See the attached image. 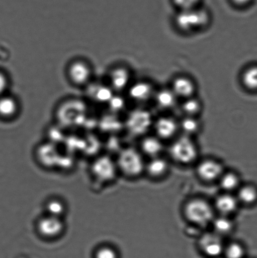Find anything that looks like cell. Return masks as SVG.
<instances>
[{"label": "cell", "instance_id": "obj_21", "mask_svg": "<svg viewBox=\"0 0 257 258\" xmlns=\"http://www.w3.org/2000/svg\"><path fill=\"white\" fill-rule=\"evenodd\" d=\"M202 103L198 98L192 97L186 98L181 106V110L186 116L195 117L200 114L202 110Z\"/></svg>", "mask_w": 257, "mask_h": 258}, {"label": "cell", "instance_id": "obj_9", "mask_svg": "<svg viewBox=\"0 0 257 258\" xmlns=\"http://www.w3.org/2000/svg\"><path fill=\"white\" fill-rule=\"evenodd\" d=\"M171 90L178 98H183L186 99V98L194 97L196 88L195 82L190 78L179 77L174 80Z\"/></svg>", "mask_w": 257, "mask_h": 258}, {"label": "cell", "instance_id": "obj_13", "mask_svg": "<svg viewBox=\"0 0 257 258\" xmlns=\"http://www.w3.org/2000/svg\"><path fill=\"white\" fill-rule=\"evenodd\" d=\"M130 97L138 103H144L154 96V90L149 83L140 82L135 83L131 87Z\"/></svg>", "mask_w": 257, "mask_h": 258}, {"label": "cell", "instance_id": "obj_3", "mask_svg": "<svg viewBox=\"0 0 257 258\" xmlns=\"http://www.w3.org/2000/svg\"><path fill=\"white\" fill-rule=\"evenodd\" d=\"M170 153L178 163L188 164L195 161L198 157V148L190 136L180 137L170 146Z\"/></svg>", "mask_w": 257, "mask_h": 258}, {"label": "cell", "instance_id": "obj_27", "mask_svg": "<svg viewBox=\"0 0 257 258\" xmlns=\"http://www.w3.org/2000/svg\"><path fill=\"white\" fill-rule=\"evenodd\" d=\"M64 206L59 201H53L50 202L47 206L48 211L51 215L50 216L59 217L60 214L64 212Z\"/></svg>", "mask_w": 257, "mask_h": 258}, {"label": "cell", "instance_id": "obj_2", "mask_svg": "<svg viewBox=\"0 0 257 258\" xmlns=\"http://www.w3.org/2000/svg\"><path fill=\"white\" fill-rule=\"evenodd\" d=\"M185 214L191 222L201 226L211 223L215 218L213 207L200 199L188 202L185 207Z\"/></svg>", "mask_w": 257, "mask_h": 258}, {"label": "cell", "instance_id": "obj_11", "mask_svg": "<svg viewBox=\"0 0 257 258\" xmlns=\"http://www.w3.org/2000/svg\"><path fill=\"white\" fill-rule=\"evenodd\" d=\"M239 202L236 197L226 193L218 196L216 198L215 206L221 216H228L233 214L237 210Z\"/></svg>", "mask_w": 257, "mask_h": 258}, {"label": "cell", "instance_id": "obj_30", "mask_svg": "<svg viewBox=\"0 0 257 258\" xmlns=\"http://www.w3.org/2000/svg\"><path fill=\"white\" fill-rule=\"evenodd\" d=\"M233 4L239 7H246L250 5L253 0H231Z\"/></svg>", "mask_w": 257, "mask_h": 258}, {"label": "cell", "instance_id": "obj_15", "mask_svg": "<svg viewBox=\"0 0 257 258\" xmlns=\"http://www.w3.org/2000/svg\"><path fill=\"white\" fill-rule=\"evenodd\" d=\"M156 104L163 110H170L177 105L178 97L172 90L162 89L154 94Z\"/></svg>", "mask_w": 257, "mask_h": 258}, {"label": "cell", "instance_id": "obj_10", "mask_svg": "<svg viewBox=\"0 0 257 258\" xmlns=\"http://www.w3.org/2000/svg\"><path fill=\"white\" fill-rule=\"evenodd\" d=\"M153 127L160 138L169 139L177 133L179 123L172 117H162L156 120Z\"/></svg>", "mask_w": 257, "mask_h": 258}, {"label": "cell", "instance_id": "obj_8", "mask_svg": "<svg viewBox=\"0 0 257 258\" xmlns=\"http://www.w3.org/2000/svg\"><path fill=\"white\" fill-rule=\"evenodd\" d=\"M68 73L70 80L75 84L84 85L90 80L92 70L87 63L77 60L70 66Z\"/></svg>", "mask_w": 257, "mask_h": 258}, {"label": "cell", "instance_id": "obj_20", "mask_svg": "<svg viewBox=\"0 0 257 258\" xmlns=\"http://www.w3.org/2000/svg\"><path fill=\"white\" fill-rule=\"evenodd\" d=\"M214 231L216 234L223 236L232 232L234 228V224L228 216H221L214 218L212 222Z\"/></svg>", "mask_w": 257, "mask_h": 258}, {"label": "cell", "instance_id": "obj_12", "mask_svg": "<svg viewBox=\"0 0 257 258\" xmlns=\"http://www.w3.org/2000/svg\"><path fill=\"white\" fill-rule=\"evenodd\" d=\"M39 230L48 237L58 236L63 230V224L59 217L50 216L42 219L39 223Z\"/></svg>", "mask_w": 257, "mask_h": 258}, {"label": "cell", "instance_id": "obj_29", "mask_svg": "<svg viewBox=\"0 0 257 258\" xmlns=\"http://www.w3.org/2000/svg\"><path fill=\"white\" fill-rule=\"evenodd\" d=\"M8 87V80L6 77L0 73V95H2L3 93L6 91Z\"/></svg>", "mask_w": 257, "mask_h": 258}, {"label": "cell", "instance_id": "obj_16", "mask_svg": "<svg viewBox=\"0 0 257 258\" xmlns=\"http://www.w3.org/2000/svg\"><path fill=\"white\" fill-rule=\"evenodd\" d=\"M167 161L159 157L152 158L148 162L145 168L147 169L148 174L153 178H159L164 175L168 169Z\"/></svg>", "mask_w": 257, "mask_h": 258}, {"label": "cell", "instance_id": "obj_14", "mask_svg": "<svg viewBox=\"0 0 257 258\" xmlns=\"http://www.w3.org/2000/svg\"><path fill=\"white\" fill-rule=\"evenodd\" d=\"M239 203L246 206H252L257 204V186L253 184H246L240 186L237 189Z\"/></svg>", "mask_w": 257, "mask_h": 258}, {"label": "cell", "instance_id": "obj_23", "mask_svg": "<svg viewBox=\"0 0 257 258\" xmlns=\"http://www.w3.org/2000/svg\"><path fill=\"white\" fill-rule=\"evenodd\" d=\"M179 128L182 129L185 135L191 137L200 131L201 124L196 117L186 116L179 123Z\"/></svg>", "mask_w": 257, "mask_h": 258}, {"label": "cell", "instance_id": "obj_4", "mask_svg": "<svg viewBox=\"0 0 257 258\" xmlns=\"http://www.w3.org/2000/svg\"><path fill=\"white\" fill-rule=\"evenodd\" d=\"M119 163L124 173L130 176L140 175L145 167L142 156L134 149H127L123 151Z\"/></svg>", "mask_w": 257, "mask_h": 258}, {"label": "cell", "instance_id": "obj_7", "mask_svg": "<svg viewBox=\"0 0 257 258\" xmlns=\"http://www.w3.org/2000/svg\"><path fill=\"white\" fill-rule=\"evenodd\" d=\"M197 173L204 181L211 182L217 180L223 173V166L213 159H206L198 164Z\"/></svg>", "mask_w": 257, "mask_h": 258}, {"label": "cell", "instance_id": "obj_26", "mask_svg": "<svg viewBox=\"0 0 257 258\" xmlns=\"http://www.w3.org/2000/svg\"><path fill=\"white\" fill-rule=\"evenodd\" d=\"M201 0H173L174 4L179 9L181 10H187L198 7Z\"/></svg>", "mask_w": 257, "mask_h": 258}, {"label": "cell", "instance_id": "obj_19", "mask_svg": "<svg viewBox=\"0 0 257 258\" xmlns=\"http://www.w3.org/2000/svg\"><path fill=\"white\" fill-rule=\"evenodd\" d=\"M219 179H220L221 188L224 189L226 193L237 190L239 187L240 186V177L233 172L223 173Z\"/></svg>", "mask_w": 257, "mask_h": 258}, {"label": "cell", "instance_id": "obj_28", "mask_svg": "<svg viewBox=\"0 0 257 258\" xmlns=\"http://www.w3.org/2000/svg\"><path fill=\"white\" fill-rule=\"evenodd\" d=\"M97 258H117V254L110 247H103L98 251Z\"/></svg>", "mask_w": 257, "mask_h": 258}, {"label": "cell", "instance_id": "obj_6", "mask_svg": "<svg viewBox=\"0 0 257 258\" xmlns=\"http://www.w3.org/2000/svg\"><path fill=\"white\" fill-rule=\"evenodd\" d=\"M200 246L207 256L213 257L220 256L225 249L221 236L215 232L204 234L200 240Z\"/></svg>", "mask_w": 257, "mask_h": 258}, {"label": "cell", "instance_id": "obj_18", "mask_svg": "<svg viewBox=\"0 0 257 258\" xmlns=\"http://www.w3.org/2000/svg\"><path fill=\"white\" fill-rule=\"evenodd\" d=\"M130 78V75L128 70L125 68H119L113 71L111 80L116 90H122L127 87Z\"/></svg>", "mask_w": 257, "mask_h": 258}, {"label": "cell", "instance_id": "obj_25", "mask_svg": "<svg viewBox=\"0 0 257 258\" xmlns=\"http://www.w3.org/2000/svg\"><path fill=\"white\" fill-rule=\"evenodd\" d=\"M224 252L228 258H243L245 255V248L239 242H233L225 247Z\"/></svg>", "mask_w": 257, "mask_h": 258}, {"label": "cell", "instance_id": "obj_22", "mask_svg": "<svg viewBox=\"0 0 257 258\" xmlns=\"http://www.w3.org/2000/svg\"><path fill=\"white\" fill-rule=\"evenodd\" d=\"M18 108V103L14 98L10 97L0 98V115L3 117H13L16 114Z\"/></svg>", "mask_w": 257, "mask_h": 258}, {"label": "cell", "instance_id": "obj_17", "mask_svg": "<svg viewBox=\"0 0 257 258\" xmlns=\"http://www.w3.org/2000/svg\"><path fill=\"white\" fill-rule=\"evenodd\" d=\"M162 148V142L156 137H147L142 143V151L152 158L158 156Z\"/></svg>", "mask_w": 257, "mask_h": 258}, {"label": "cell", "instance_id": "obj_5", "mask_svg": "<svg viewBox=\"0 0 257 258\" xmlns=\"http://www.w3.org/2000/svg\"><path fill=\"white\" fill-rule=\"evenodd\" d=\"M153 124L152 114L149 111L143 108L133 111L128 121L130 131L137 136L144 135Z\"/></svg>", "mask_w": 257, "mask_h": 258}, {"label": "cell", "instance_id": "obj_24", "mask_svg": "<svg viewBox=\"0 0 257 258\" xmlns=\"http://www.w3.org/2000/svg\"><path fill=\"white\" fill-rule=\"evenodd\" d=\"M242 83L246 89L257 91V66H253L245 70L241 77Z\"/></svg>", "mask_w": 257, "mask_h": 258}, {"label": "cell", "instance_id": "obj_1", "mask_svg": "<svg viewBox=\"0 0 257 258\" xmlns=\"http://www.w3.org/2000/svg\"><path fill=\"white\" fill-rule=\"evenodd\" d=\"M210 19L207 10L197 7L181 10L176 16L175 22L181 31L190 33L205 29L210 24Z\"/></svg>", "mask_w": 257, "mask_h": 258}]
</instances>
